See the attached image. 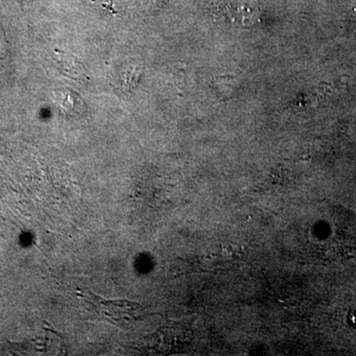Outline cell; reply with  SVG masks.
Returning <instances> with one entry per match:
<instances>
[{
	"mask_svg": "<svg viewBox=\"0 0 356 356\" xmlns=\"http://www.w3.org/2000/svg\"><path fill=\"white\" fill-rule=\"evenodd\" d=\"M79 298L83 299L89 311L95 312L104 322L127 327L143 318L145 310L140 304L125 299L107 300L88 290H79Z\"/></svg>",
	"mask_w": 356,
	"mask_h": 356,
	"instance_id": "6da1fadb",
	"label": "cell"
},
{
	"mask_svg": "<svg viewBox=\"0 0 356 356\" xmlns=\"http://www.w3.org/2000/svg\"><path fill=\"white\" fill-rule=\"evenodd\" d=\"M191 332L181 324L165 325L159 331L144 339V346L147 350L168 355L184 350L191 343Z\"/></svg>",
	"mask_w": 356,
	"mask_h": 356,
	"instance_id": "7a4b0ae2",
	"label": "cell"
}]
</instances>
